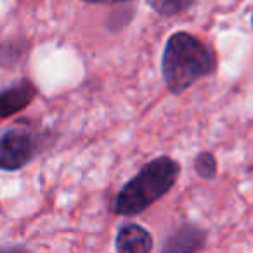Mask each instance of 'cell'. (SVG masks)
Here are the masks:
<instances>
[{
    "instance_id": "6da1fadb",
    "label": "cell",
    "mask_w": 253,
    "mask_h": 253,
    "mask_svg": "<svg viewBox=\"0 0 253 253\" xmlns=\"http://www.w3.org/2000/svg\"><path fill=\"white\" fill-rule=\"evenodd\" d=\"M217 68L215 52L191 33L177 32L163 50V80L172 94H182Z\"/></svg>"
},
{
    "instance_id": "7a4b0ae2",
    "label": "cell",
    "mask_w": 253,
    "mask_h": 253,
    "mask_svg": "<svg viewBox=\"0 0 253 253\" xmlns=\"http://www.w3.org/2000/svg\"><path fill=\"white\" fill-rule=\"evenodd\" d=\"M179 173L180 165L169 156H160L149 162L118 193L115 211L118 215L142 213L175 186Z\"/></svg>"
},
{
    "instance_id": "3957f363",
    "label": "cell",
    "mask_w": 253,
    "mask_h": 253,
    "mask_svg": "<svg viewBox=\"0 0 253 253\" xmlns=\"http://www.w3.org/2000/svg\"><path fill=\"white\" fill-rule=\"evenodd\" d=\"M40 139L28 128H11L0 135V170L14 172L35 158Z\"/></svg>"
},
{
    "instance_id": "277c9868",
    "label": "cell",
    "mask_w": 253,
    "mask_h": 253,
    "mask_svg": "<svg viewBox=\"0 0 253 253\" xmlns=\"http://www.w3.org/2000/svg\"><path fill=\"white\" fill-rule=\"evenodd\" d=\"M37 90L30 80H21L0 92V120L25 109L33 101Z\"/></svg>"
},
{
    "instance_id": "5b68a950",
    "label": "cell",
    "mask_w": 253,
    "mask_h": 253,
    "mask_svg": "<svg viewBox=\"0 0 253 253\" xmlns=\"http://www.w3.org/2000/svg\"><path fill=\"white\" fill-rule=\"evenodd\" d=\"M153 248V238L144 227L126 224L118 231L116 250L120 253H148Z\"/></svg>"
},
{
    "instance_id": "8992f818",
    "label": "cell",
    "mask_w": 253,
    "mask_h": 253,
    "mask_svg": "<svg viewBox=\"0 0 253 253\" xmlns=\"http://www.w3.org/2000/svg\"><path fill=\"white\" fill-rule=\"evenodd\" d=\"M205 245V234L200 229L194 227H186L180 232H177L175 238L170 239V245L167 246V250L170 252H191V250H200Z\"/></svg>"
},
{
    "instance_id": "52a82bcc",
    "label": "cell",
    "mask_w": 253,
    "mask_h": 253,
    "mask_svg": "<svg viewBox=\"0 0 253 253\" xmlns=\"http://www.w3.org/2000/svg\"><path fill=\"white\" fill-rule=\"evenodd\" d=\"M148 5L153 9L155 12H158L160 16H175L184 12L186 9H189L193 5L194 0H146Z\"/></svg>"
},
{
    "instance_id": "ba28073f",
    "label": "cell",
    "mask_w": 253,
    "mask_h": 253,
    "mask_svg": "<svg viewBox=\"0 0 253 253\" xmlns=\"http://www.w3.org/2000/svg\"><path fill=\"white\" fill-rule=\"evenodd\" d=\"M196 173L203 179H213L217 175V160L211 153H200L194 160Z\"/></svg>"
},
{
    "instance_id": "9c48e42d",
    "label": "cell",
    "mask_w": 253,
    "mask_h": 253,
    "mask_svg": "<svg viewBox=\"0 0 253 253\" xmlns=\"http://www.w3.org/2000/svg\"><path fill=\"white\" fill-rule=\"evenodd\" d=\"M88 4H118V2H125V0H84Z\"/></svg>"
},
{
    "instance_id": "30bf717a",
    "label": "cell",
    "mask_w": 253,
    "mask_h": 253,
    "mask_svg": "<svg viewBox=\"0 0 253 253\" xmlns=\"http://www.w3.org/2000/svg\"><path fill=\"white\" fill-rule=\"evenodd\" d=\"M252 26H253V12H252Z\"/></svg>"
}]
</instances>
